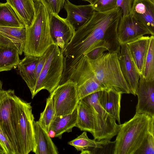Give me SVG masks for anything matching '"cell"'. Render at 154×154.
I'll use <instances>...</instances> for the list:
<instances>
[{"instance_id": "cell-1", "label": "cell", "mask_w": 154, "mask_h": 154, "mask_svg": "<svg viewBox=\"0 0 154 154\" xmlns=\"http://www.w3.org/2000/svg\"><path fill=\"white\" fill-rule=\"evenodd\" d=\"M122 16L119 7L104 12L95 11L90 19L75 30L63 53L65 69H73L84 56L97 47L107 32L118 26Z\"/></svg>"}, {"instance_id": "cell-2", "label": "cell", "mask_w": 154, "mask_h": 154, "mask_svg": "<svg viewBox=\"0 0 154 154\" xmlns=\"http://www.w3.org/2000/svg\"><path fill=\"white\" fill-rule=\"evenodd\" d=\"M154 117L135 114L121 124L115 141L114 154H135L148 135L154 134Z\"/></svg>"}, {"instance_id": "cell-3", "label": "cell", "mask_w": 154, "mask_h": 154, "mask_svg": "<svg viewBox=\"0 0 154 154\" xmlns=\"http://www.w3.org/2000/svg\"><path fill=\"white\" fill-rule=\"evenodd\" d=\"M87 58L97 80L106 90L112 89L122 94L130 93L121 71L118 53H103L94 60Z\"/></svg>"}, {"instance_id": "cell-4", "label": "cell", "mask_w": 154, "mask_h": 154, "mask_svg": "<svg viewBox=\"0 0 154 154\" xmlns=\"http://www.w3.org/2000/svg\"><path fill=\"white\" fill-rule=\"evenodd\" d=\"M35 17L32 25L26 27L24 55L40 57L54 44L49 29V14L41 3L34 2Z\"/></svg>"}, {"instance_id": "cell-5", "label": "cell", "mask_w": 154, "mask_h": 154, "mask_svg": "<svg viewBox=\"0 0 154 154\" xmlns=\"http://www.w3.org/2000/svg\"><path fill=\"white\" fill-rule=\"evenodd\" d=\"M15 134L19 154L35 152L34 117L30 103L16 96L14 112Z\"/></svg>"}, {"instance_id": "cell-6", "label": "cell", "mask_w": 154, "mask_h": 154, "mask_svg": "<svg viewBox=\"0 0 154 154\" xmlns=\"http://www.w3.org/2000/svg\"><path fill=\"white\" fill-rule=\"evenodd\" d=\"M47 51L46 61L36 84L34 96L43 89L51 93L60 85L62 79L64 66L63 53L54 44Z\"/></svg>"}, {"instance_id": "cell-7", "label": "cell", "mask_w": 154, "mask_h": 154, "mask_svg": "<svg viewBox=\"0 0 154 154\" xmlns=\"http://www.w3.org/2000/svg\"><path fill=\"white\" fill-rule=\"evenodd\" d=\"M99 92L85 97L82 99L90 107L94 122V139L97 141L110 140L117 135L121 124L116 123V119L109 114L100 104Z\"/></svg>"}, {"instance_id": "cell-8", "label": "cell", "mask_w": 154, "mask_h": 154, "mask_svg": "<svg viewBox=\"0 0 154 154\" xmlns=\"http://www.w3.org/2000/svg\"><path fill=\"white\" fill-rule=\"evenodd\" d=\"M16 96L14 90L0 91V128L10 139L16 154H19L14 121Z\"/></svg>"}, {"instance_id": "cell-9", "label": "cell", "mask_w": 154, "mask_h": 154, "mask_svg": "<svg viewBox=\"0 0 154 154\" xmlns=\"http://www.w3.org/2000/svg\"><path fill=\"white\" fill-rule=\"evenodd\" d=\"M56 116L72 113L79 100L77 83L69 80L59 85L54 91Z\"/></svg>"}, {"instance_id": "cell-10", "label": "cell", "mask_w": 154, "mask_h": 154, "mask_svg": "<svg viewBox=\"0 0 154 154\" xmlns=\"http://www.w3.org/2000/svg\"><path fill=\"white\" fill-rule=\"evenodd\" d=\"M49 26L54 44L58 46L63 53L72 38L75 30L66 18L54 13L49 14Z\"/></svg>"}, {"instance_id": "cell-11", "label": "cell", "mask_w": 154, "mask_h": 154, "mask_svg": "<svg viewBox=\"0 0 154 154\" xmlns=\"http://www.w3.org/2000/svg\"><path fill=\"white\" fill-rule=\"evenodd\" d=\"M118 57L121 72L130 93L136 96L140 74L130 55L126 44L121 45Z\"/></svg>"}, {"instance_id": "cell-12", "label": "cell", "mask_w": 154, "mask_h": 154, "mask_svg": "<svg viewBox=\"0 0 154 154\" xmlns=\"http://www.w3.org/2000/svg\"><path fill=\"white\" fill-rule=\"evenodd\" d=\"M138 103L136 113L154 117V80H147L141 75L136 92Z\"/></svg>"}, {"instance_id": "cell-13", "label": "cell", "mask_w": 154, "mask_h": 154, "mask_svg": "<svg viewBox=\"0 0 154 154\" xmlns=\"http://www.w3.org/2000/svg\"><path fill=\"white\" fill-rule=\"evenodd\" d=\"M147 34L151 35V33L130 14L121 17L117 29L118 40L121 45L127 44Z\"/></svg>"}, {"instance_id": "cell-14", "label": "cell", "mask_w": 154, "mask_h": 154, "mask_svg": "<svg viewBox=\"0 0 154 154\" xmlns=\"http://www.w3.org/2000/svg\"><path fill=\"white\" fill-rule=\"evenodd\" d=\"M130 14L154 35V0H134Z\"/></svg>"}, {"instance_id": "cell-15", "label": "cell", "mask_w": 154, "mask_h": 154, "mask_svg": "<svg viewBox=\"0 0 154 154\" xmlns=\"http://www.w3.org/2000/svg\"><path fill=\"white\" fill-rule=\"evenodd\" d=\"M63 7L67 12L66 18L75 30L87 22L95 11L91 4L76 5L65 0Z\"/></svg>"}, {"instance_id": "cell-16", "label": "cell", "mask_w": 154, "mask_h": 154, "mask_svg": "<svg viewBox=\"0 0 154 154\" xmlns=\"http://www.w3.org/2000/svg\"><path fill=\"white\" fill-rule=\"evenodd\" d=\"M19 53L15 45L0 35V72L8 71L19 63Z\"/></svg>"}, {"instance_id": "cell-17", "label": "cell", "mask_w": 154, "mask_h": 154, "mask_svg": "<svg viewBox=\"0 0 154 154\" xmlns=\"http://www.w3.org/2000/svg\"><path fill=\"white\" fill-rule=\"evenodd\" d=\"M122 94L116 90L109 89L99 91L98 100L103 109L121 124L120 112Z\"/></svg>"}, {"instance_id": "cell-18", "label": "cell", "mask_w": 154, "mask_h": 154, "mask_svg": "<svg viewBox=\"0 0 154 154\" xmlns=\"http://www.w3.org/2000/svg\"><path fill=\"white\" fill-rule=\"evenodd\" d=\"M39 57L26 55L20 60L17 66L19 73L26 82L32 94L34 97V91L37 81L36 69Z\"/></svg>"}, {"instance_id": "cell-19", "label": "cell", "mask_w": 154, "mask_h": 154, "mask_svg": "<svg viewBox=\"0 0 154 154\" xmlns=\"http://www.w3.org/2000/svg\"><path fill=\"white\" fill-rule=\"evenodd\" d=\"M150 36H143L126 44L128 51L140 75L144 68L149 46Z\"/></svg>"}, {"instance_id": "cell-20", "label": "cell", "mask_w": 154, "mask_h": 154, "mask_svg": "<svg viewBox=\"0 0 154 154\" xmlns=\"http://www.w3.org/2000/svg\"><path fill=\"white\" fill-rule=\"evenodd\" d=\"M77 117V107L71 113L56 116L51 124L48 133L50 137L61 139L63 133L72 131L73 128L76 126Z\"/></svg>"}, {"instance_id": "cell-21", "label": "cell", "mask_w": 154, "mask_h": 154, "mask_svg": "<svg viewBox=\"0 0 154 154\" xmlns=\"http://www.w3.org/2000/svg\"><path fill=\"white\" fill-rule=\"evenodd\" d=\"M34 127L36 145V154H57V149L48 133L38 121H34Z\"/></svg>"}, {"instance_id": "cell-22", "label": "cell", "mask_w": 154, "mask_h": 154, "mask_svg": "<svg viewBox=\"0 0 154 154\" xmlns=\"http://www.w3.org/2000/svg\"><path fill=\"white\" fill-rule=\"evenodd\" d=\"M24 23L26 27H30L35 17L33 0H6Z\"/></svg>"}, {"instance_id": "cell-23", "label": "cell", "mask_w": 154, "mask_h": 154, "mask_svg": "<svg viewBox=\"0 0 154 154\" xmlns=\"http://www.w3.org/2000/svg\"><path fill=\"white\" fill-rule=\"evenodd\" d=\"M77 107V117L75 127L81 131L89 132L93 135L94 132V122L90 107L82 100H79Z\"/></svg>"}, {"instance_id": "cell-24", "label": "cell", "mask_w": 154, "mask_h": 154, "mask_svg": "<svg viewBox=\"0 0 154 154\" xmlns=\"http://www.w3.org/2000/svg\"><path fill=\"white\" fill-rule=\"evenodd\" d=\"M111 142L110 140L97 141L89 139L86 132L84 131L75 139L68 142V144L74 147L81 154H90V149H103Z\"/></svg>"}, {"instance_id": "cell-25", "label": "cell", "mask_w": 154, "mask_h": 154, "mask_svg": "<svg viewBox=\"0 0 154 154\" xmlns=\"http://www.w3.org/2000/svg\"><path fill=\"white\" fill-rule=\"evenodd\" d=\"M0 35L14 43L19 55L22 54L26 41V27L0 26Z\"/></svg>"}, {"instance_id": "cell-26", "label": "cell", "mask_w": 154, "mask_h": 154, "mask_svg": "<svg viewBox=\"0 0 154 154\" xmlns=\"http://www.w3.org/2000/svg\"><path fill=\"white\" fill-rule=\"evenodd\" d=\"M0 26L26 27L15 11L7 2L0 3Z\"/></svg>"}, {"instance_id": "cell-27", "label": "cell", "mask_w": 154, "mask_h": 154, "mask_svg": "<svg viewBox=\"0 0 154 154\" xmlns=\"http://www.w3.org/2000/svg\"><path fill=\"white\" fill-rule=\"evenodd\" d=\"M106 89L98 82L92 72L83 78L78 86V93L79 100L94 93Z\"/></svg>"}, {"instance_id": "cell-28", "label": "cell", "mask_w": 154, "mask_h": 154, "mask_svg": "<svg viewBox=\"0 0 154 154\" xmlns=\"http://www.w3.org/2000/svg\"><path fill=\"white\" fill-rule=\"evenodd\" d=\"M54 91L46 99L45 107L40 114L38 121L42 128L48 133L51 124L56 115L54 98Z\"/></svg>"}, {"instance_id": "cell-29", "label": "cell", "mask_w": 154, "mask_h": 154, "mask_svg": "<svg viewBox=\"0 0 154 154\" xmlns=\"http://www.w3.org/2000/svg\"><path fill=\"white\" fill-rule=\"evenodd\" d=\"M145 79L154 80V36L151 35L149 46L142 73L140 75Z\"/></svg>"}, {"instance_id": "cell-30", "label": "cell", "mask_w": 154, "mask_h": 154, "mask_svg": "<svg viewBox=\"0 0 154 154\" xmlns=\"http://www.w3.org/2000/svg\"><path fill=\"white\" fill-rule=\"evenodd\" d=\"M65 0H33L34 2L42 3L49 14L51 13L58 14L63 7Z\"/></svg>"}, {"instance_id": "cell-31", "label": "cell", "mask_w": 154, "mask_h": 154, "mask_svg": "<svg viewBox=\"0 0 154 154\" xmlns=\"http://www.w3.org/2000/svg\"><path fill=\"white\" fill-rule=\"evenodd\" d=\"M135 154H154V134L148 135Z\"/></svg>"}, {"instance_id": "cell-32", "label": "cell", "mask_w": 154, "mask_h": 154, "mask_svg": "<svg viewBox=\"0 0 154 154\" xmlns=\"http://www.w3.org/2000/svg\"><path fill=\"white\" fill-rule=\"evenodd\" d=\"M117 0H96L91 5L95 11L104 12L117 7Z\"/></svg>"}, {"instance_id": "cell-33", "label": "cell", "mask_w": 154, "mask_h": 154, "mask_svg": "<svg viewBox=\"0 0 154 154\" xmlns=\"http://www.w3.org/2000/svg\"><path fill=\"white\" fill-rule=\"evenodd\" d=\"M0 143L4 150L5 154H16L11 141L0 128Z\"/></svg>"}, {"instance_id": "cell-34", "label": "cell", "mask_w": 154, "mask_h": 154, "mask_svg": "<svg viewBox=\"0 0 154 154\" xmlns=\"http://www.w3.org/2000/svg\"><path fill=\"white\" fill-rule=\"evenodd\" d=\"M134 0H117V7H119L122 11V17L125 16L130 13Z\"/></svg>"}, {"instance_id": "cell-35", "label": "cell", "mask_w": 154, "mask_h": 154, "mask_svg": "<svg viewBox=\"0 0 154 154\" xmlns=\"http://www.w3.org/2000/svg\"><path fill=\"white\" fill-rule=\"evenodd\" d=\"M107 48L103 47H97L93 49L85 56L89 59L94 60L98 58L105 51Z\"/></svg>"}, {"instance_id": "cell-36", "label": "cell", "mask_w": 154, "mask_h": 154, "mask_svg": "<svg viewBox=\"0 0 154 154\" xmlns=\"http://www.w3.org/2000/svg\"><path fill=\"white\" fill-rule=\"evenodd\" d=\"M47 54V50L42 55L39 57L36 69V79L37 81L45 63Z\"/></svg>"}, {"instance_id": "cell-37", "label": "cell", "mask_w": 154, "mask_h": 154, "mask_svg": "<svg viewBox=\"0 0 154 154\" xmlns=\"http://www.w3.org/2000/svg\"><path fill=\"white\" fill-rule=\"evenodd\" d=\"M0 154H5V153L4 150L0 143Z\"/></svg>"}, {"instance_id": "cell-38", "label": "cell", "mask_w": 154, "mask_h": 154, "mask_svg": "<svg viewBox=\"0 0 154 154\" xmlns=\"http://www.w3.org/2000/svg\"><path fill=\"white\" fill-rule=\"evenodd\" d=\"M83 1H87L89 2L90 4H92L96 0H82Z\"/></svg>"}, {"instance_id": "cell-39", "label": "cell", "mask_w": 154, "mask_h": 154, "mask_svg": "<svg viewBox=\"0 0 154 154\" xmlns=\"http://www.w3.org/2000/svg\"><path fill=\"white\" fill-rule=\"evenodd\" d=\"M2 83L0 79V91L2 89Z\"/></svg>"}, {"instance_id": "cell-40", "label": "cell", "mask_w": 154, "mask_h": 154, "mask_svg": "<svg viewBox=\"0 0 154 154\" xmlns=\"http://www.w3.org/2000/svg\"></svg>"}]
</instances>
